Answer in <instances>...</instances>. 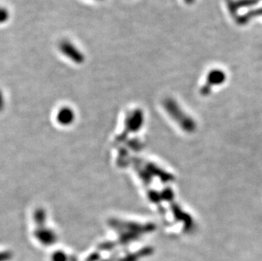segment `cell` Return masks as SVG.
Masks as SVG:
<instances>
[{"label": "cell", "instance_id": "1", "mask_svg": "<svg viewBox=\"0 0 262 261\" xmlns=\"http://www.w3.org/2000/svg\"><path fill=\"white\" fill-rule=\"evenodd\" d=\"M59 50L62 54L66 55L68 59L77 64H82L85 60L84 54H82L72 42L64 40L59 45Z\"/></svg>", "mask_w": 262, "mask_h": 261}, {"label": "cell", "instance_id": "2", "mask_svg": "<svg viewBox=\"0 0 262 261\" xmlns=\"http://www.w3.org/2000/svg\"><path fill=\"white\" fill-rule=\"evenodd\" d=\"M9 16V11L5 8H0V24L7 21Z\"/></svg>", "mask_w": 262, "mask_h": 261}]
</instances>
